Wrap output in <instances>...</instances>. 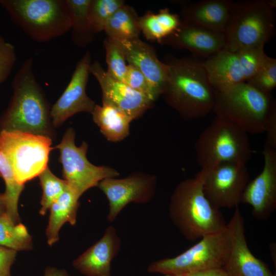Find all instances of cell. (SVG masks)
I'll list each match as a JSON object with an SVG mask.
<instances>
[{
    "instance_id": "cell-1",
    "label": "cell",
    "mask_w": 276,
    "mask_h": 276,
    "mask_svg": "<svg viewBox=\"0 0 276 276\" xmlns=\"http://www.w3.org/2000/svg\"><path fill=\"white\" fill-rule=\"evenodd\" d=\"M167 78L160 96L185 120L205 117L212 112L216 90L211 85L203 61L192 55L168 56Z\"/></svg>"
},
{
    "instance_id": "cell-2",
    "label": "cell",
    "mask_w": 276,
    "mask_h": 276,
    "mask_svg": "<svg viewBox=\"0 0 276 276\" xmlns=\"http://www.w3.org/2000/svg\"><path fill=\"white\" fill-rule=\"evenodd\" d=\"M33 59H26L12 83L13 96L0 116V132L18 131L52 137L51 108L33 72Z\"/></svg>"
},
{
    "instance_id": "cell-3",
    "label": "cell",
    "mask_w": 276,
    "mask_h": 276,
    "mask_svg": "<svg viewBox=\"0 0 276 276\" xmlns=\"http://www.w3.org/2000/svg\"><path fill=\"white\" fill-rule=\"evenodd\" d=\"M169 211L173 224L190 241L222 232L227 228L221 212L206 198L196 174L177 186L170 198Z\"/></svg>"
},
{
    "instance_id": "cell-4",
    "label": "cell",
    "mask_w": 276,
    "mask_h": 276,
    "mask_svg": "<svg viewBox=\"0 0 276 276\" xmlns=\"http://www.w3.org/2000/svg\"><path fill=\"white\" fill-rule=\"evenodd\" d=\"M235 124L248 134L265 133L267 123L276 112V102L245 82L216 91L213 111Z\"/></svg>"
},
{
    "instance_id": "cell-5",
    "label": "cell",
    "mask_w": 276,
    "mask_h": 276,
    "mask_svg": "<svg viewBox=\"0 0 276 276\" xmlns=\"http://www.w3.org/2000/svg\"><path fill=\"white\" fill-rule=\"evenodd\" d=\"M275 1L233 2L223 49L232 52L264 47L275 35Z\"/></svg>"
},
{
    "instance_id": "cell-6",
    "label": "cell",
    "mask_w": 276,
    "mask_h": 276,
    "mask_svg": "<svg viewBox=\"0 0 276 276\" xmlns=\"http://www.w3.org/2000/svg\"><path fill=\"white\" fill-rule=\"evenodd\" d=\"M0 4L13 23L36 42L50 41L71 30L66 0H0Z\"/></svg>"
},
{
    "instance_id": "cell-7",
    "label": "cell",
    "mask_w": 276,
    "mask_h": 276,
    "mask_svg": "<svg viewBox=\"0 0 276 276\" xmlns=\"http://www.w3.org/2000/svg\"><path fill=\"white\" fill-rule=\"evenodd\" d=\"M195 150L201 168L227 163L246 164L253 153L248 133L217 116L200 134Z\"/></svg>"
},
{
    "instance_id": "cell-8",
    "label": "cell",
    "mask_w": 276,
    "mask_h": 276,
    "mask_svg": "<svg viewBox=\"0 0 276 276\" xmlns=\"http://www.w3.org/2000/svg\"><path fill=\"white\" fill-rule=\"evenodd\" d=\"M52 139L18 131L0 132V152L8 160L16 181L21 185L48 167Z\"/></svg>"
},
{
    "instance_id": "cell-9",
    "label": "cell",
    "mask_w": 276,
    "mask_h": 276,
    "mask_svg": "<svg viewBox=\"0 0 276 276\" xmlns=\"http://www.w3.org/2000/svg\"><path fill=\"white\" fill-rule=\"evenodd\" d=\"M231 248V235L227 227L222 232L203 237L194 245L177 256L151 263L147 271L163 274H186L223 267Z\"/></svg>"
},
{
    "instance_id": "cell-10",
    "label": "cell",
    "mask_w": 276,
    "mask_h": 276,
    "mask_svg": "<svg viewBox=\"0 0 276 276\" xmlns=\"http://www.w3.org/2000/svg\"><path fill=\"white\" fill-rule=\"evenodd\" d=\"M75 132L72 128L65 131L61 142L54 148L60 152L59 162L62 175L70 188L80 198L87 190L98 187L106 178L117 177L118 171L109 167L98 166L86 157L88 145L83 142L79 147L75 143Z\"/></svg>"
},
{
    "instance_id": "cell-11",
    "label": "cell",
    "mask_w": 276,
    "mask_h": 276,
    "mask_svg": "<svg viewBox=\"0 0 276 276\" xmlns=\"http://www.w3.org/2000/svg\"><path fill=\"white\" fill-rule=\"evenodd\" d=\"M267 56L264 47L235 52L223 49L208 58L203 64L211 85L218 91L246 82Z\"/></svg>"
},
{
    "instance_id": "cell-12",
    "label": "cell",
    "mask_w": 276,
    "mask_h": 276,
    "mask_svg": "<svg viewBox=\"0 0 276 276\" xmlns=\"http://www.w3.org/2000/svg\"><path fill=\"white\" fill-rule=\"evenodd\" d=\"M196 175L206 198L219 210L237 207L249 179L246 164L242 163H222L201 168Z\"/></svg>"
},
{
    "instance_id": "cell-13",
    "label": "cell",
    "mask_w": 276,
    "mask_h": 276,
    "mask_svg": "<svg viewBox=\"0 0 276 276\" xmlns=\"http://www.w3.org/2000/svg\"><path fill=\"white\" fill-rule=\"evenodd\" d=\"M98 187L108 201L107 220L112 222L129 203L144 204L153 198L155 193L156 177L154 175L135 172L123 178H105L99 183Z\"/></svg>"
},
{
    "instance_id": "cell-14",
    "label": "cell",
    "mask_w": 276,
    "mask_h": 276,
    "mask_svg": "<svg viewBox=\"0 0 276 276\" xmlns=\"http://www.w3.org/2000/svg\"><path fill=\"white\" fill-rule=\"evenodd\" d=\"M91 59L90 52L88 50L77 62L62 94L51 107V117L54 127L59 126L76 113H92L96 104L86 92Z\"/></svg>"
},
{
    "instance_id": "cell-15",
    "label": "cell",
    "mask_w": 276,
    "mask_h": 276,
    "mask_svg": "<svg viewBox=\"0 0 276 276\" xmlns=\"http://www.w3.org/2000/svg\"><path fill=\"white\" fill-rule=\"evenodd\" d=\"M262 171L249 181L241 203L250 205L251 214L260 221L268 220L276 209V149L264 145Z\"/></svg>"
},
{
    "instance_id": "cell-16",
    "label": "cell",
    "mask_w": 276,
    "mask_h": 276,
    "mask_svg": "<svg viewBox=\"0 0 276 276\" xmlns=\"http://www.w3.org/2000/svg\"><path fill=\"white\" fill-rule=\"evenodd\" d=\"M231 235V248L223 266L228 276H275L268 265L256 258L248 247L244 221L238 208L227 223Z\"/></svg>"
},
{
    "instance_id": "cell-17",
    "label": "cell",
    "mask_w": 276,
    "mask_h": 276,
    "mask_svg": "<svg viewBox=\"0 0 276 276\" xmlns=\"http://www.w3.org/2000/svg\"><path fill=\"white\" fill-rule=\"evenodd\" d=\"M89 72L100 85L102 103L116 106L133 120L141 117L154 102L145 95L111 77L97 60L91 63Z\"/></svg>"
},
{
    "instance_id": "cell-18",
    "label": "cell",
    "mask_w": 276,
    "mask_h": 276,
    "mask_svg": "<svg viewBox=\"0 0 276 276\" xmlns=\"http://www.w3.org/2000/svg\"><path fill=\"white\" fill-rule=\"evenodd\" d=\"M224 33L189 24L181 20L178 28L158 43L175 49H185L197 57L206 58L224 48Z\"/></svg>"
},
{
    "instance_id": "cell-19",
    "label": "cell",
    "mask_w": 276,
    "mask_h": 276,
    "mask_svg": "<svg viewBox=\"0 0 276 276\" xmlns=\"http://www.w3.org/2000/svg\"><path fill=\"white\" fill-rule=\"evenodd\" d=\"M118 42L124 52L126 61L144 75L157 99L161 96L166 82L167 64L158 59L151 46L139 37Z\"/></svg>"
},
{
    "instance_id": "cell-20",
    "label": "cell",
    "mask_w": 276,
    "mask_h": 276,
    "mask_svg": "<svg viewBox=\"0 0 276 276\" xmlns=\"http://www.w3.org/2000/svg\"><path fill=\"white\" fill-rule=\"evenodd\" d=\"M121 241L112 226L103 237L73 263L75 269L86 276H111V262L118 254Z\"/></svg>"
},
{
    "instance_id": "cell-21",
    "label": "cell",
    "mask_w": 276,
    "mask_h": 276,
    "mask_svg": "<svg viewBox=\"0 0 276 276\" xmlns=\"http://www.w3.org/2000/svg\"><path fill=\"white\" fill-rule=\"evenodd\" d=\"M233 2L230 0H202L184 5L180 10L182 21L224 33Z\"/></svg>"
},
{
    "instance_id": "cell-22",
    "label": "cell",
    "mask_w": 276,
    "mask_h": 276,
    "mask_svg": "<svg viewBox=\"0 0 276 276\" xmlns=\"http://www.w3.org/2000/svg\"><path fill=\"white\" fill-rule=\"evenodd\" d=\"M94 122L104 136L112 142H120L128 136L133 120L125 112L109 103L96 104L91 113Z\"/></svg>"
},
{
    "instance_id": "cell-23",
    "label": "cell",
    "mask_w": 276,
    "mask_h": 276,
    "mask_svg": "<svg viewBox=\"0 0 276 276\" xmlns=\"http://www.w3.org/2000/svg\"><path fill=\"white\" fill-rule=\"evenodd\" d=\"M79 198L68 187L50 206L48 224L46 229L47 242L52 246L59 240V233L64 224L76 223Z\"/></svg>"
},
{
    "instance_id": "cell-24",
    "label": "cell",
    "mask_w": 276,
    "mask_h": 276,
    "mask_svg": "<svg viewBox=\"0 0 276 276\" xmlns=\"http://www.w3.org/2000/svg\"><path fill=\"white\" fill-rule=\"evenodd\" d=\"M181 22L179 16L170 12L168 8L160 10L157 14L148 11L139 17L141 32L145 37L158 42L174 32Z\"/></svg>"
},
{
    "instance_id": "cell-25",
    "label": "cell",
    "mask_w": 276,
    "mask_h": 276,
    "mask_svg": "<svg viewBox=\"0 0 276 276\" xmlns=\"http://www.w3.org/2000/svg\"><path fill=\"white\" fill-rule=\"evenodd\" d=\"M104 31L107 37L118 41L139 37V17L133 7L124 4L110 17Z\"/></svg>"
},
{
    "instance_id": "cell-26",
    "label": "cell",
    "mask_w": 276,
    "mask_h": 276,
    "mask_svg": "<svg viewBox=\"0 0 276 276\" xmlns=\"http://www.w3.org/2000/svg\"><path fill=\"white\" fill-rule=\"evenodd\" d=\"M71 17V38L78 47L85 48L91 43L95 33L92 31L88 17L90 0H66Z\"/></svg>"
},
{
    "instance_id": "cell-27",
    "label": "cell",
    "mask_w": 276,
    "mask_h": 276,
    "mask_svg": "<svg viewBox=\"0 0 276 276\" xmlns=\"http://www.w3.org/2000/svg\"><path fill=\"white\" fill-rule=\"evenodd\" d=\"M0 245L17 251L31 249L32 237L21 223H15L5 213L0 217Z\"/></svg>"
},
{
    "instance_id": "cell-28",
    "label": "cell",
    "mask_w": 276,
    "mask_h": 276,
    "mask_svg": "<svg viewBox=\"0 0 276 276\" xmlns=\"http://www.w3.org/2000/svg\"><path fill=\"white\" fill-rule=\"evenodd\" d=\"M0 176L5 183V192L4 194L6 201V213L15 223H19L18 204L24 185H20L16 181L8 160L1 152Z\"/></svg>"
},
{
    "instance_id": "cell-29",
    "label": "cell",
    "mask_w": 276,
    "mask_h": 276,
    "mask_svg": "<svg viewBox=\"0 0 276 276\" xmlns=\"http://www.w3.org/2000/svg\"><path fill=\"white\" fill-rule=\"evenodd\" d=\"M42 194L40 201L39 214L44 215L51 205L68 188L64 179L55 176L48 166L38 176Z\"/></svg>"
},
{
    "instance_id": "cell-30",
    "label": "cell",
    "mask_w": 276,
    "mask_h": 276,
    "mask_svg": "<svg viewBox=\"0 0 276 276\" xmlns=\"http://www.w3.org/2000/svg\"><path fill=\"white\" fill-rule=\"evenodd\" d=\"M124 5L122 0H90L88 17L95 34L104 31L107 21L113 13Z\"/></svg>"
},
{
    "instance_id": "cell-31",
    "label": "cell",
    "mask_w": 276,
    "mask_h": 276,
    "mask_svg": "<svg viewBox=\"0 0 276 276\" xmlns=\"http://www.w3.org/2000/svg\"><path fill=\"white\" fill-rule=\"evenodd\" d=\"M104 47L107 73L114 79L125 83L127 64L124 52L118 41L107 37Z\"/></svg>"
},
{
    "instance_id": "cell-32",
    "label": "cell",
    "mask_w": 276,
    "mask_h": 276,
    "mask_svg": "<svg viewBox=\"0 0 276 276\" xmlns=\"http://www.w3.org/2000/svg\"><path fill=\"white\" fill-rule=\"evenodd\" d=\"M246 83L261 91L271 94L276 86V59L267 56L256 73Z\"/></svg>"
},
{
    "instance_id": "cell-33",
    "label": "cell",
    "mask_w": 276,
    "mask_h": 276,
    "mask_svg": "<svg viewBox=\"0 0 276 276\" xmlns=\"http://www.w3.org/2000/svg\"><path fill=\"white\" fill-rule=\"evenodd\" d=\"M125 83L132 89L143 94L154 102L157 100L144 75L136 68L128 64Z\"/></svg>"
},
{
    "instance_id": "cell-34",
    "label": "cell",
    "mask_w": 276,
    "mask_h": 276,
    "mask_svg": "<svg viewBox=\"0 0 276 276\" xmlns=\"http://www.w3.org/2000/svg\"><path fill=\"white\" fill-rule=\"evenodd\" d=\"M16 60L14 46L0 36V84L10 75Z\"/></svg>"
},
{
    "instance_id": "cell-35",
    "label": "cell",
    "mask_w": 276,
    "mask_h": 276,
    "mask_svg": "<svg viewBox=\"0 0 276 276\" xmlns=\"http://www.w3.org/2000/svg\"><path fill=\"white\" fill-rule=\"evenodd\" d=\"M16 254V250L0 245V276H11V267Z\"/></svg>"
},
{
    "instance_id": "cell-36",
    "label": "cell",
    "mask_w": 276,
    "mask_h": 276,
    "mask_svg": "<svg viewBox=\"0 0 276 276\" xmlns=\"http://www.w3.org/2000/svg\"><path fill=\"white\" fill-rule=\"evenodd\" d=\"M265 145L276 149V112L270 118L265 130Z\"/></svg>"
},
{
    "instance_id": "cell-37",
    "label": "cell",
    "mask_w": 276,
    "mask_h": 276,
    "mask_svg": "<svg viewBox=\"0 0 276 276\" xmlns=\"http://www.w3.org/2000/svg\"><path fill=\"white\" fill-rule=\"evenodd\" d=\"M186 275L187 276H228L223 267L199 270Z\"/></svg>"
},
{
    "instance_id": "cell-38",
    "label": "cell",
    "mask_w": 276,
    "mask_h": 276,
    "mask_svg": "<svg viewBox=\"0 0 276 276\" xmlns=\"http://www.w3.org/2000/svg\"><path fill=\"white\" fill-rule=\"evenodd\" d=\"M43 276H70L67 272L63 269L48 267L45 270Z\"/></svg>"
},
{
    "instance_id": "cell-39",
    "label": "cell",
    "mask_w": 276,
    "mask_h": 276,
    "mask_svg": "<svg viewBox=\"0 0 276 276\" xmlns=\"http://www.w3.org/2000/svg\"><path fill=\"white\" fill-rule=\"evenodd\" d=\"M6 205L5 197L3 194H0V217L6 213Z\"/></svg>"
},
{
    "instance_id": "cell-40",
    "label": "cell",
    "mask_w": 276,
    "mask_h": 276,
    "mask_svg": "<svg viewBox=\"0 0 276 276\" xmlns=\"http://www.w3.org/2000/svg\"><path fill=\"white\" fill-rule=\"evenodd\" d=\"M164 276H187L186 274H164Z\"/></svg>"
}]
</instances>
